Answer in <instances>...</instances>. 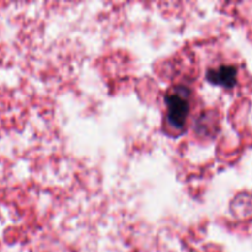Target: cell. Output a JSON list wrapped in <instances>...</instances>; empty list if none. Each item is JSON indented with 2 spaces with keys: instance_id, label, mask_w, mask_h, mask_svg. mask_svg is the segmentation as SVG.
I'll use <instances>...</instances> for the list:
<instances>
[{
  "instance_id": "cell-1",
  "label": "cell",
  "mask_w": 252,
  "mask_h": 252,
  "mask_svg": "<svg viewBox=\"0 0 252 252\" xmlns=\"http://www.w3.org/2000/svg\"><path fill=\"white\" fill-rule=\"evenodd\" d=\"M167 121L174 128H182L189 112V101L186 90H176L166 97Z\"/></svg>"
},
{
  "instance_id": "cell-2",
  "label": "cell",
  "mask_w": 252,
  "mask_h": 252,
  "mask_svg": "<svg viewBox=\"0 0 252 252\" xmlns=\"http://www.w3.org/2000/svg\"><path fill=\"white\" fill-rule=\"evenodd\" d=\"M236 78H238V69L234 65H221L207 73L208 81L228 89L235 85Z\"/></svg>"
}]
</instances>
